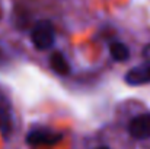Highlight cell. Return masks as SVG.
I'll use <instances>...</instances> for the list:
<instances>
[{
	"label": "cell",
	"mask_w": 150,
	"mask_h": 149,
	"mask_svg": "<svg viewBox=\"0 0 150 149\" xmlns=\"http://www.w3.org/2000/svg\"><path fill=\"white\" fill-rule=\"evenodd\" d=\"M109 53H111L112 58L117 61H125L130 57V50L121 41H112L109 44Z\"/></svg>",
	"instance_id": "8992f818"
},
{
	"label": "cell",
	"mask_w": 150,
	"mask_h": 149,
	"mask_svg": "<svg viewBox=\"0 0 150 149\" xmlns=\"http://www.w3.org/2000/svg\"><path fill=\"white\" fill-rule=\"evenodd\" d=\"M31 41L37 50H48L54 46L55 31L50 21H40L31 29Z\"/></svg>",
	"instance_id": "6da1fadb"
},
{
	"label": "cell",
	"mask_w": 150,
	"mask_h": 149,
	"mask_svg": "<svg viewBox=\"0 0 150 149\" xmlns=\"http://www.w3.org/2000/svg\"><path fill=\"white\" fill-rule=\"evenodd\" d=\"M143 56L146 57L147 61H150V44H147V46L144 47V50H143Z\"/></svg>",
	"instance_id": "52a82bcc"
},
{
	"label": "cell",
	"mask_w": 150,
	"mask_h": 149,
	"mask_svg": "<svg viewBox=\"0 0 150 149\" xmlns=\"http://www.w3.org/2000/svg\"><path fill=\"white\" fill-rule=\"evenodd\" d=\"M13 130V111L9 98L0 92V133L4 139H9Z\"/></svg>",
	"instance_id": "277c9868"
},
{
	"label": "cell",
	"mask_w": 150,
	"mask_h": 149,
	"mask_svg": "<svg viewBox=\"0 0 150 149\" xmlns=\"http://www.w3.org/2000/svg\"><path fill=\"white\" fill-rule=\"evenodd\" d=\"M50 66L60 76H67L70 73V64L61 51H54L50 56Z\"/></svg>",
	"instance_id": "5b68a950"
},
{
	"label": "cell",
	"mask_w": 150,
	"mask_h": 149,
	"mask_svg": "<svg viewBox=\"0 0 150 149\" xmlns=\"http://www.w3.org/2000/svg\"><path fill=\"white\" fill-rule=\"evenodd\" d=\"M63 139V135L58 132H54L51 129L45 127H37L32 129L28 136H26V142L28 145L32 146H41V145H55Z\"/></svg>",
	"instance_id": "7a4b0ae2"
},
{
	"label": "cell",
	"mask_w": 150,
	"mask_h": 149,
	"mask_svg": "<svg viewBox=\"0 0 150 149\" xmlns=\"http://www.w3.org/2000/svg\"><path fill=\"white\" fill-rule=\"evenodd\" d=\"M128 133L137 140L150 139V113L139 114L131 118L128 124Z\"/></svg>",
	"instance_id": "3957f363"
},
{
	"label": "cell",
	"mask_w": 150,
	"mask_h": 149,
	"mask_svg": "<svg viewBox=\"0 0 150 149\" xmlns=\"http://www.w3.org/2000/svg\"><path fill=\"white\" fill-rule=\"evenodd\" d=\"M96 149H109V148H106V146H100V148H96Z\"/></svg>",
	"instance_id": "ba28073f"
}]
</instances>
